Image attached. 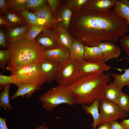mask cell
Here are the masks:
<instances>
[{"instance_id":"obj_5","label":"cell","mask_w":129,"mask_h":129,"mask_svg":"<svg viewBox=\"0 0 129 129\" xmlns=\"http://www.w3.org/2000/svg\"><path fill=\"white\" fill-rule=\"evenodd\" d=\"M38 100L47 111H51L62 104L76 105L74 96L68 87L58 85L39 97Z\"/></svg>"},{"instance_id":"obj_34","label":"cell","mask_w":129,"mask_h":129,"mask_svg":"<svg viewBox=\"0 0 129 129\" xmlns=\"http://www.w3.org/2000/svg\"><path fill=\"white\" fill-rule=\"evenodd\" d=\"M11 84H13L17 86L20 85L13 75H6L0 74V86H4Z\"/></svg>"},{"instance_id":"obj_31","label":"cell","mask_w":129,"mask_h":129,"mask_svg":"<svg viewBox=\"0 0 129 129\" xmlns=\"http://www.w3.org/2000/svg\"><path fill=\"white\" fill-rule=\"evenodd\" d=\"M117 105L124 111L129 112V96L126 93L122 92L120 95Z\"/></svg>"},{"instance_id":"obj_27","label":"cell","mask_w":129,"mask_h":129,"mask_svg":"<svg viewBox=\"0 0 129 129\" xmlns=\"http://www.w3.org/2000/svg\"><path fill=\"white\" fill-rule=\"evenodd\" d=\"M19 13L23 16L27 23L30 26L38 25L42 26L39 24L37 17L33 13L28 11L24 9Z\"/></svg>"},{"instance_id":"obj_17","label":"cell","mask_w":129,"mask_h":129,"mask_svg":"<svg viewBox=\"0 0 129 129\" xmlns=\"http://www.w3.org/2000/svg\"><path fill=\"white\" fill-rule=\"evenodd\" d=\"M54 29L56 31V38L59 47L69 50L74 38L68 29L62 27H58Z\"/></svg>"},{"instance_id":"obj_23","label":"cell","mask_w":129,"mask_h":129,"mask_svg":"<svg viewBox=\"0 0 129 129\" xmlns=\"http://www.w3.org/2000/svg\"><path fill=\"white\" fill-rule=\"evenodd\" d=\"M123 59L129 61V59L128 57ZM123 70L124 73L121 75H118L115 73L110 74V75L114 79L113 82L121 90L125 86L129 87V67L125 68Z\"/></svg>"},{"instance_id":"obj_14","label":"cell","mask_w":129,"mask_h":129,"mask_svg":"<svg viewBox=\"0 0 129 129\" xmlns=\"http://www.w3.org/2000/svg\"><path fill=\"white\" fill-rule=\"evenodd\" d=\"M40 64L46 76V82L51 85L57 75L60 64L46 59Z\"/></svg>"},{"instance_id":"obj_29","label":"cell","mask_w":129,"mask_h":129,"mask_svg":"<svg viewBox=\"0 0 129 129\" xmlns=\"http://www.w3.org/2000/svg\"><path fill=\"white\" fill-rule=\"evenodd\" d=\"M45 29L41 26H30L26 32L25 38L30 40H34L37 36Z\"/></svg>"},{"instance_id":"obj_38","label":"cell","mask_w":129,"mask_h":129,"mask_svg":"<svg viewBox=\"0 0 129 129\" xmlns=\"http://www.w3.org/2000/svg\"><path fill=\"white\" fill-rule=\"evenodd\" d=\"M7 43L6 37L4 31L1 29L0 30V46L3 48L7 46Z\"/></svg>"},{"instance_id":"obj_41","label":"cell","mask_w":129,"mask_h":129,"mask_svg":"<svg viewBox=\"0 0 129 129\" xmlns=\"http://www.w3.org/2000/svg\"><path fill=\"white\" fill-rule=\"evenodd\" d=\"M6 121L5 118L0 117V129H8Z\"/></svg>"},{"instance_id":"obj_2","label":"cell","mask_w":129,"mask_h":129,"mask_svg":"<svg viewBox=\"0 0 129 129\" xmlns=\"http://www.w3.org/2000/svg\"><path fill=\"white\" fill-rule=\"evenodd\" d=\"M110 75L109 73L91 74L68 87L74 96L76 105H89L95 100L104 98Z\"/></svg>"},{"instance_id":"obj_12","label":"cell","mask_w":129,"mask_h":129,"mask_svg":"<svg viewBox=\"0 0 129 129\" xmlns=\"http://www.w3.org/2000/svg\"><path fill=\"white\" fill-rule=\"evenodd\" d=\"M100 48L104 61L117 58L121 54L120 48L114 43L107 41L101 43L98 45Z\"/></svg>"},{"instance_id":"obj_13","label":"cell","mask_w":129,"mask_h":129,"mask_svg":"<svg viewBox=\"0 0 129 129\" xmlns=\"http://www.w3.org/2000/svg\"><path fill=\"white\" fill-rule=\"evenodd\" d=\"M117 0H89L82 8L100 13H106L114 6Z\"/></svg>"},{"instance_id":"obj_42","label":"cell","mask_w":129,"mask_h":129,"mask_svg":"<svg viewBox=\"0 0 129 129\" xmlns=\"http://www.w3.org/2000/svg\"><path fill=\"white\" fill-rule=\"evenodd\" d=\"M96 129H110V123H105L98 126Z\"/></svg>"},{"instance_id":"obj_37","label":"cell","mask_w":129,"mask_h":129,"mask_svg":"<svg viewBox=\"0 0 129 129\" xmlns=\"http://www.w3.org/2000/svg\"><path fill=\"white\" fill-rule=\"evenodd\" d=\"M9 8L6 0H0V12L1 13L6 14L9 10Z\"/></svg>"},{"instance_id":"obj_28","label":"cell","mask_w":129,"mask_h":129,"mask_svg":"<svg viewBox=\"0 0 129 129\" xmlns=\"http://www.w3.org/2000/svg\"><path fill=\"white\" fill-rule=\"evenodd\" d=\"M29 0H7L6 2L10 10L19 13L25 9L27 3Z\"/></svg>"},{"instance_id":"obj_24","label":"cell","mask_w":129,"mask_h":129,"mask_svg":"<svg viewBox=\"0 0 129 129\" xmlns=\"http://www.w3.org/2000/svg\"><path fill=\"white\" fill-rule=\"evenodd\" d=\"M69 50V57L77 61L84 59V46L79 41L74 38Z\"/></svg>"},{"instance_id":"obj_33","label":"cell","mask_w":129,"mask_h":129,"mask_svg":"<svg viewBox=\"0 0 129 129\" xmlns=\"http://www.w3.org/2000/svg\"><path fill=\"white\" fill-rule=\"evenodd\" d=\"M48 3L46 0H29L28 1L25 9L29 11L41 7Z\"/></svg>"},{"instance_id":"obj_26","label":"cell","mask_w":129,"mask_h":129,"mask_svg":"<svg viewBox=\"0 0 129 129\" xmlns=\"http://www.w3.org/2000/svg\"><path fill=\"white\" fill-rule=\"evenodd\" d=\"M10 85L4 86L3 89L0 94V105L6 110H11L13 109L10 102Z\"/></svg>"},{"instance_id":"obj_7","label":"cell","mask_w":129,"mask_h":129,"mask_svg":"<svg viewBox=\"0 0 129 129\" xmlns=\"http://www.w3.org/2000/svg\"><path fill=\"white\" fill-rule=\"evenodd\" d=\"M99 110L100 120L98 126L118 119H124L128 116V113L123 111L117 104L104 98L99 99Z\"/></svg>"},{"instance_id":"obj_30","label":"cell","mask_w":129,"mask_h":129,"mask_svg":"<svg viewBox=\"0 0 129 129\" xmlns=\"http://www.w3.org/2000/svg\"><path fill=\"white\" fill-rule=\"evenodd\" d=\"M89 0H65V3L72 10L73 12H76L81 9Z\"/></svg>"},{"instance_id":"obj_39","label":"cell","mask_w":129,"mask_h":129,"mask_svg":"<svg viewBox=\"0 0 129 129\" xmlns=\"http://www.w3.org/2000/svg\"><path fill=\"white\" fill-rule=\"evenodd\" d=\"M110 129H124L123 125L116 120L110 122Z\"/></svg>"},{"instance_id":"obj_16","label":"cell","mask_w":129,"mask_h":129,"mask_svg":"<svg viewBox=\"0 0 129 129\" xmlns=\"http://www.w3.org/2000/svg\"><path fill=\"white\" fill-rule=\"evenodd\" d=\"M30 26L27 24L8 28L6 35L7 43L15 42L24 38L26 32Z\"/></svg>"},{"instance_id":"obj_25","label":"cell","mask_w":129,"mask_h":129,"mask_svg":"<svg viewBox=\"0 0 129 129\" xmlns=\"http://www.w3.org/2000/svg\"><path fill=\"white\" fill-rule=\"evenodd\" d=\"M5 17L9 22L11 27L22 26L27 24L22 15L13 10H9L5 14Z\"/></svg>"},{"instance_id":"obj_8","label":"cell","mask_w":129,"mask_h":129,"mask_svg":"<svg viewBox=\"0 0 129 129\" xmlns=\"http://www.w3.org/2000/svg\"><path fill=\"white\" fill-rule=\"evenodd\" d=\"M77 61V74L81 78L91 74L103 72L111 68L104 61L94 63L86 61L84 59Z\"/></svg>"},{"instance_id":"obj_15","label":"cell","mask_w":129,"mask_h":129,"mask_svg":"<svg viewBox=\"0 0 129 129\" xmlns=\"http://www.w3.org/2000/svg\"><path fill=\"white\" fill-rule=\"evenodd\" d=\"M45 59L61 63L69 57V51L67 48L59 47L57 48L43 50Z\"/></svg>"},{"instance_id":"obj_4","label":"cell","mask_w":129,"mask_h":129,"mask_svg":"<svg viewBox=\"0 0 129 129\" xmlns=\"http://www.w3.org/2000/svg\"><path fill=\"white\" fill-rule=\"evenodd\" d=\"M6 69L19 84L40 86L46 82V76L40 63H31Z\"/></svg>"},{"instance_id":"obj_19","label":"cell","mask_w":129,"mask_h":129,"mask_svg":"<svg viewBox=\"0 0 129 129\" xmlns=\"http://www.w3.org/2000/svg\"><path fill=\"white\" fill-rule=\"evenodd\" d=\"M99 99L94 100L91 104L89 105H82V108L85 114H91L93 119V122L92 124V129H96L98 126L100 120V114L99 110Z\"/></svg>"},{"instance_id":"obj_10","label":"cell","mask_w":129,"mask_h":129,"mask_svg":"<svg viewBox=\"0 0 129 129\" xmlns=\"http://www.w3.org/2000/svg\"><path fill=\"white\" fill-rule=\"evenodd\" d=\"M56 31L53 28L46 29L35 38V41L43 50L59 47L56 38Z\"/></svg>"},{"instance_id":"obj_9","label":"cell","mask_w":129,"mask_h":129,"mask_svg":"<svg viewBox=\"0 0 129 129\" xmlns=\"http://www.w3.org/2000/svg\"><path fill=\"white\" fill-rule=\"evenodd\" d=\"M73 11L64 2L61 3L58 7L54 17L53 28L62 27L68 29Z\"/></svg>"},{"instance_id":"obj_35","label":"cell","mask_w":129,"mask_h":129,"mask_svg":"<svg viewBox=\"0 0 129 129\" xmlns=\"http://www.w3.org/2000/svg\"><path fill=\"white\" fill-rule=\"evenodd\" d=\"M120 43L122 48L129 59V35H125L121 37Z\"/></svg>"},{"instance_id":"obj_43","label":"cell","mask_w":129,"mask_h":129,"mask_svg":"<svg viewBox=\"0 0 129 129\" xmlns=\"http://www.w3.org/2000/svg\"><path fill=\"white\" fill-rule=\"evenodd\" d=\"M120 123L123 125L124 129H129V119H124Z\"/></svg>"},{"instance_id":"obj_6","label":"cell","mask_w":129,"mask_h":129,"mask_svg":"<svg viewBox=\"0 0 129 129\" xmlns=\"http://www.w3.org/2000/svg\"><path fill=\"white\" fill-rule=\"evenodd\" d=\"M77 60L69 57L60 64L55 80L58 85L68 87L81 78L77 74Z\"/></svg>"},{"instance_id":"obj_36","label":"cell","mask_w":129,"mask_h":129,"mask_svg":"<svg viewBox=\"0 0 129 129\" xmlns=\"http://www.w3.org/2000/svg\"><path fill=\"white\" fill-rule=\"evenodd\" d=\"M52 11V15L54 16L59 6L61 3V1L59 0H47Z\"/></svg>"},{"instance_id":"obj_45","label":"cell","mask_w":129,"mask_h":129,"mask_svg":"<svg viewBox=\"0 0 129 129\" xmlns=\"http://www.w3.org/2000/svg\"><path fill=\"white\" fill-rule=\"evenodd\" d=\"M128 114H129V112L128 113Z\"/></svg>"},{"instance_id":"obj_11","label":"cell","mask_w":129,"mask_h":129,"mask_svg":"<svg viewBox=\"0 0 129 129\" xmlns=\"http://www.w3.org/2000/svg\"><path fill=\"white\" fill-rule=\"evenodd\" d=\"M32 12L37 16L41 26L46 29L53 28L54 23V17L48 3Z\"/></svg>"},{"instance_id":"obj_3","label":"cell","mask_w":129,"mask_h":129,"mask_svg":"<svg viewBox=\"0 0 129 129\" xmlns=\"http://www.w3.org/2000/svg\"><path fill=\"white\" fill-rule=\"evenodd\" d=\"M7 43L11 58L6 69L31 63H40L46 59L43 49L35 40L24 38L15 42Z\"/></svg>"},{"instance_id":"obj_44","label":"cell","mask_w":129,"mask_h":129,"mask_svg":"<svg viewBox=\"0 0 129 129\" xmlns=\"http://www.w3.org/2000/svg\"><path fill=\"white\" fill-rule=\"evenodd\" d=\"M34 129H49L48 128L46 125L44 123L40 126Z\"/></svg>"},{"instance_id":"obj_1","label":"cell","mask_w":129,"mask_h":129,"mask_svg":"<svg viewBox=\"0 0 129 129\" xmlns=\"http://www.w3.org/2000/svg\"><path fill=\"white\" fill-rule=\"evenodd\" d=\"M126 21L113 10L100 13L82 8L73 12L68 30L84 46H97L109 41L117 43L129 31Z\"/></svg>"},{"instance_id":"obj_22","label":"cell","mask_w":129,"mask_h":129,"mask_svg":"<svg viewBox=\"0 0 129 129\" xmlns=\"http://www.w3.org/2000/svg\"><path fill=\"white\" fill-rule=\"evenodd\" d=\"M113 11L129 25V0H117Z\"/></svg>"},{"instance_id":"obj_20","label":"cell","mask_w":129,"mask_h":129,"mask_svg":"<svg viewBox=\"0 0 129 129\" xmlns=\"http://www.w3.org/2000/svg\"><path fill=\"white\" fill-rule=\"evenodd\" d=\"M17 86V90L11 97V100L20 96L29 98L36 91L42 89L40 86L27 84H20Z\"/></svg>"},{"instance_id":"obj_40","label":"cell","mask_w":129,"mask_h":129,"mask_svg":"<svg viewBox=\"0 0 129 129\" xmlns=\"http://www.w3.org/2000/svg\"><path fill=\"white\" fill-rule=\"evenodd\" d=\"M0 25L8 28L11 27L10 23L5 17L2 16L1 14L0 16Z\"/></svg>"},{"instance_id":"obj_32","label":"cell","mask_w":129,"mask_h":129,"mask_svg":"<svg viewBox=\"0 0 129 129\" xmlns=\"http://www.w3.org/2000/svg\"><path fill=\"white\" fill-rule=\"evenodd\" d=\"M11 58V52L8 49L6 50H0V67L3 71L9 62Z\"/></svg>"},{"instance_id":"obj_21","label":"cell","mask_w":129,"mask_h":129,"mask_svg":"<svg viewBox=\"0 0 129 129\" xmlns=\"http://www.w3.org/2000/svg\"><path fill=\"white\" fill-rule=\"evenodd\" d=\"M113 82L108 84L104 91V98L110 102L117 104L122 92Z\"/></svg>"},{"instance_id":"obj_18","label":"cell","mask_w":129,"mask_h":129,"mask_svg":"<svg viewBox=\"0 0 129 129\" xmlns=\"http://www.w3.org/2000/svg\"><path fill=\"white\" fill-rule=\"evenodd\" d=\"M84 59L89 62L94 63L104 61L101 51L98 46L93 47L84 46Z\"/></svg>"}]
</instances>
